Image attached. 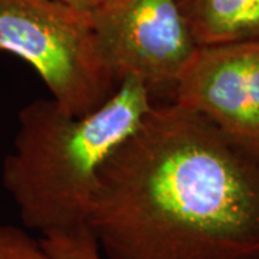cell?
I'll return each instance as SVG.
<instances>
[{
	"mask_svg": "<svg viewBox=\"0 0 259 259\" xmlns=\"http://www.w3.org/2000/svg\"><path fill=\"white\" fill-rule=\"evenodd\" d=\"M197 47L259 40V0H176Z\"/></svg>",
	"mask_w": 259,
	"mask_h": 259,
	"instance_id": "8992f818",
	"label": "cell"
},
{
	"mask_svg": "<svg viewBox=\"0 0 259 259\" xmlns=\"http://www.w3.org/2000/svg\"><path fill=\"white\" fill-rule=\"evenodd\" d=\"M153 104L139 79L124 78L108 101L85 115L66 112L52 98L25 105L2 166V183L23 226L40 236L90 228L102 164Z\"/></svg>",
	"mask_w": 259,
	"mask_h": 259,
	"instance_id": "7a4b0ae2",
	"label": "cell"
},
{
	"mask_svg": "<svg viewBox=\"0 0 259 259\" xmlns=\"http://www.w3.org/2000/svg\"><path fill=\"white\" fill-rule=\"evenodd\" d=\"M39 238L49 259H104L90 228L54 232Z\"/></svg>",
	"mask_w": 259,
	"mask_h": 259,
	"instance_id": "52a82bcc",
	"label": "cell"
},
{
	"mask_svg": "<svg viewBox=\"0 0 259 259\" xmlns=\"http://www.w3.org/2000/svg\"><path fill=\"white\" fill-rule=\"evenodd\" d=\"M170 101L259 161V40L197 47Z\"/></svg>",
	"mask_w": 259,
	"mask_h": 259,
	"instance_id": "5b68a950",
	"label": "cell"
},
{
	"mask_svg": "<svg viewBox=\"0 0 259 259\" xmlns=\"http://www.w3.org/2000/svg\"><path fill=\"white\" fill-rule=\"evenodd\" d=\"M0 259H49L40 238L15 225L0 223Z\"/></svg>",
	"mask_w": 259,
	"mask_h": 259,
	"instance_id": "ba28073f",
	"label": "cell"
},
{
	"mask_svg": "<svg viewBox=\"0 0 259 259\" xmlns=\"http://www.w3.org/2000/svg\"><path fill=\"white\" fill-rule=\"evenodd\" d=\"M101 52L117 82L136 78L156 101L171 98L197 45L176 0H134L125 9L93 16Z\"/></svg>",
	"mask_w": 259,
	"mask_h": 259,
	"instance_id": "277c9868",
	"label": "cell"
},
{
	"mask_svg": "<svg viewBox=\"0 0 259 259\" xmlns=\"http://www.w3.org/2000/svg\"><path fill=\"white\" fill-rule=\"evenodd\" d=\"M0 54L18 56L72 115L107 102L118 85L102 55L93 15L61 0H0Z\"/></svg>",
	"mask_w": 259,
	"mask_h": 259,
	"instance_id": "3957f363",
	"label": "cell"
},
{
	"mask_svg": "<svg viewBox=\"0 0 259 259\" xmlns=\"http://www.w3.org/2000/svg\"><path fill=\"white\" fill-rule=\"evenodd\" d=\"M88 226L104 259H259V161L154 102L102 164Z\"/></svg>",
	"mask_w": 259,
	"mask_h": 259,
	"instance_id": "6da1fadb",
	"label": "cell"
},
{
	"mask_svg": "<svg viewBox=\"0 0 259 259\" xmlns=\"http://www.w3.org/2000/svg\"><path fill=\"white\" fill-rule=\"evenodd\" d=\"M69 6H74L76 9L88 12L93 16L115 13L125 9L134 0H61Z\"/></svg>",
	"mask_w": 259,
	"mask_h": 259,
	"instance_id": "9c48e42d",
	"label": "cell"
}]
</instances>
